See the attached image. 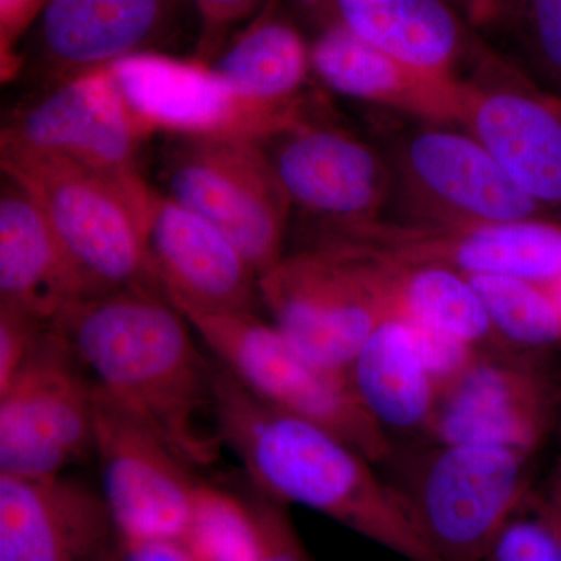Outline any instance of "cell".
<instances>
[{
    "mask_svg": "<svg viewBox=\"0 0 561 561\" xmlns=\"http://www.w3.org/2000/svg\"><path fill=\"white\" fill-rule=\"evenodd\" d=\"M213 416L221 445L256 490L328 516L408 561H438L421 540L400 491L334 432L262 401L210 359Z\"/></svg>",
    "mask_w": 561,
    "mask_h": 561,
    "instance_id": "1",
    "label": "cell"
},
{
    "mask_svg": "<svg viewBox=\"0 0 561 561\" xmlns=\"http://www.w3.org/2000/svg\"><path fill=\"white\" fill-rule=\"evenodd\" d=\"M95 386L149 424L187 465L213 463L210 359L190 321L158 287L69 302L54 320Z\"/></svg>",
    "mask_w": 561,
    "mask_h": 561,
    "instance_id": "2",
    "label": "cell"
},
{
    "mask_svg": "<svg viewBox=\"0 0 561 561\" xmlns=\"http://www.w3.org/2000/svg\"><path fill=\"white\" fill-rule=\"evenodd\" d=\"M214 359L262 401L334 432L373 463L394 446L360 401L350 371L327 367L256 312L180 311Z\"/></svg>",
    "mask_w": 561,
    "mask_h": 561,
    "instance_id": "3",
    "label": "cell"
},
{
    "mask_svg": "<svg viewBox=\"0 0 561 561\" xmlns=\"http://www.w3.org/2000/svg\"><path fill=\"white\" fill-rule=\"evenodd\" d=\"M0 153L3 173L31 192L49 220L87 298L158 287L144 236L149 192L136 197L108 176L49 154L7 149Z\"/></svg>",
    "mask_w": 561,
    "mask_h": 561,
    "instance_id": "4",
    "label": "cell"
},
{
    "mask_svg": "<svg viewBox=\"0 0 561 561\" xmlns=\"http://www.w3.org/2000/svg\"><path fill=\"white\" fill-rule=\"evenodd\" d=\"M531 454L489 445L430 443L393 483L438 561H482L530 500Z\"/></svg>",
    "mask_w": 561,
    "mask_h": 561,
    "instance_id": "5",
    "label": "cell"
},
{
    "mask_svg": "<svg viewBox=\"0 0 561 561\" xmlns=\"http://www.w3.org/2000/svg\"><path fill=\"white\" fill-rule=\"evenodd\" d=\"M160 180L162 194L219 228L257 275L283 260L291 203L260 142L169 138Z\"/></svg>",
    "mask_w": 561,
    "mask_h": 561,
    "instance_id": "6",
    "label": "cell"
},
{
    "mask_svg": "<svg viewBox=\"0 0 561 561\" xmlns=\"http://www.w3.org/2000/svg\"><path fill=\"white\" fill-rule=\"evenodd\" d=\"M151 136L103 68L33 91L3 124L0 149L61 158L146 197L139 154Z\"/></svg>",
    "mask_w": 561,
    "mask_h": 561,
    "instance_id": "7",
    "label": "cell"
},
{
    "mask_svg": "<svg viewBox=\"0 0 561 561\" xmlns=\"http://www.w3.org/2000/svg\"><path fill=\"white\" fill-rule=\"evenodd\" d=\"M51 321L0 391V474L60 476L94 453V381Z\"/></svg>",
    "mask_w": 561,
    "mask_h": 561,
    "instance_id": "8",
    "label": "cell"
},
{
    "mask_svg": "<svg viewBox=\"0 0 561 561\" xmlns=\"http://www.w3.org/2000/svg\"><path fill=\"white\" fill-rule=\"evenodd\" d=\"M110 68L136 116L153 135L169 138L262 144L327 105L313 92L290 106L254 101L236 91L208 62L168 51L133 55Z\"/></svg>",
    "mask_w": 561,
    "mask_h": 561,
    "instance_id": "9",
    "label": "cell"
},
{
    "mask_svg": "<svg viewBox=\"0 0 561 561\" xmlns=\"http://www.w3.org/2000/svg\"><path fill=\"white\" fill-rule=\"evenodd\" d=\"M94 454L121 546L186 540L203 483L164 438L95 383Z\"/></svg>",
    "mask_w": 561,
    "mask_h": 561,
    "instance_id": "10",
    "label": "cell"
},
{
    "mask_svg": "<svg viewBox=\"0 0 561 561\" xmlns=\"http://www.w3.org/2000/svg\"><path fill=\"white\" fill-rule=\"evenodd\" d=\"M389 162L409 224L471 227L546 219L540 203L470 133L415 128L401 136Z\"/></svg>",
    "mask_w": 561,
    "mask_h": 561,
    "instance_id": "11",
    "label": "cell"
},
{
    "mask_svg": "<svg viewBox=\"0 0 561 561\" xmlns=\"http://www.w3.org/2000/svg\"><path fill=\"white\" fill-rule=\"evenodd\" d=\"M261 305L272 323L312 359L350 371L362 345L383 320L362 283L348 247L316 239L284 254L260 276Z\"/></svg>",
    "mask_w": 561,
    "mask_h": 561,
    "instance_id": "12",
    "label": "cell"
},
{
    "mask_svg": "<svg viewBox=\"0 0 561 561\" xmlns=\"http://www.w3.org/2000/svg\"><path fill=\"white\" fill-rule=\"evenodd\" d=\"M561 383L545 353L489 346L443 391L427 443L489 445L534 456L560 419Z\"/></svg>",
    "mask_w": 561,
    "mask_h": 561,
    "instance_id": "13",
    "label": "cell"
},
{
    "mask_svg": "<svg viewBox=\"0 0 561 561\" xmlns=\"http://www.w3.org/2000/svg\"><path fill=\"white\" fill-rule=\"evenodd\" d=\"M194 0H49L21 46V68L35 90L114 62L165 51ZM198 22V21H197Z\"/></svg>",
    "mask_w": 561,
    "mask_h": 561,
    "instance_id": "14",
    "label": "cell"
},
{
    "mask_svg": "<svg viewBox=\"0 0 561 561\" xmlns=\"http://www.w3.org/2000/svg\"><path fill=\"white\" fill-rule=\"evenodd\" d=\"M297 206L319 232L381 220L393 192L389 161L348 128L331 121L328 105L261 144Z\"/></svg>",
    "mask_w": 561,
    "mask_h": 561,
    "instance_id": "15",
    "label": "cell"
},
{
    "mask_svg": "<svg viewBox=\"0 0 561 561\" xmlns=\"http://www.w3.org/2000/svg\"><path fill=\"white\" fill-rule=\"evenodd\" d=\"M468 83L463 125L542 208L561 209V98L494 55Z\"/></svg>",
    "mask_w": 561,
    "mask_h": 561,
    "instance_id": "16",
    "label": "cell"
},
{
    "mask_svg": "<svg viewBox=\"0 0 561 561\" xmlns=\"http://www.w3.org/2000/svg\"><path fill=\"white\" fill-rule=\"evenodd\" d=\"M398 257L453 268L463 275L511 276L538 284L561 278V224L548 219L502 221L471 227L383 221L323 232Z\"/></svg>",
    "mask_w": 561,
    "mask_h": 561,
    "instance_id": "17",
    "label": "cell"
},
{
    "mask_svg": "<svg viewBox=\"0 0 561 561\" xmlns=\"http://www.w3.org/2000/svg\"><path fill=\"white\" fill-rule=\"evenodd\" d=\"M142 224L151 276L179 311L254 312L260 275L219 228L154 187Z\"/></svg>",
    "mask_w": 561,
    "mask_h": 561,
    "instance_id": "18",
    "label": "cell"
},
{
    "mask_svg": "<svg viewBox=\"0 0 561 561\" xmlns=\"http://www.w3.org/2000/svg\"><path fill=\"white\" fill-rule=\"evenodd\" d=\"M105 500L65 476L0 474V561H111Z\"/></svg>",
    "mask_w": 561,
    "mask_h": 561,
    "instance_id": "19",
    "label": "cell"
},
{
    "mask_svg": "<svg viewBox=\"0 0 561 561\" xmlns=\"http://www.w3.org/2000/svg\"><path fill=\"white\" fill-rule=\"evenodd\" d=\"M311 65L321 83L346 98L402 111L431 124L463 122L467 81L456 73L432 72L398 60L342 22L317 33Z\"/></svg>",
    "mask_w": 561,
    "mask_h": 561,
    "instance_id": "20",
    "label": "cell"
},
{
    "mask_svg": "<svg viewBox=\"0 0 561 561\" xmlns=\"http://www.w3.org/2000/svg\"><path fill=\"white\" fill-rule=\"evenodd\" d=\"M332 241L348 247L362 283L383 319L423 324L478 348L504 345L491 327L478 290L463 273Z\"/></svg>",
    "mask_w": 561,
    "mask_h": 561,
    "instance_id": "21",
    "label": "cell"
},
{
    "mask_svg": "<svg viewBox=\"0 0 561 561\" xmlns=\"http://www.w3.org/2000/svg\"><path fill=\"white\" fill-rule=\"evenodd\" d=\"M87 298L83 284L31 192L3 173L0 190V306L54 321Z\"/></svg>",
    "mask_w": 561,
    "mask_h": 561,
    "instance_id": "22",
    "label": "cell"
},
{
    "mask_svg": "<svg viewBox=\"0 0 561 561\" xmlns=\"http://www.w3.org/2000/svg\"><path fill=\"white\" fill-rule=\"evenodd\" d=\"M360 401L391 438L426 437L442 391L421 354L411 324L383 319L350 367Z\"/></svg>",
    "mask_w": 561,
    "mask_h": 561,
    "instance_id": "23",
    "label": "cell"
},
{
    "mask_svg": "<svg viewBox=\"0 0 561 561\" xmlns=\"http://www.w3.org/2000/svg\"><path fill=\"white\" fill-rule=\"evenodd\" d=\"M210 66L254 101L290 106L312 94L305 90L312 73L311 44L284 0H265Z\"/></svg>",
    "mask_w": 561,
    "mask_h": 561,
    "instance_id": "24",
    "label": "cell"
},
{
    "mask_svg": "<svg viewBox=\"0 0 561 561\" xmlns=\"http://www.w3.org/2000/svg\"><path fill=\"white\" fill-rule=\"evenodd\" d=\"M343 25L398 58L432 70L454 73L467 36L443 0H337Z\"/></svg>",
    "mask_w": 561,
    "mask_h": 561,
    "instance_id": "25",
    "label": "cell"
},
{
    "mask_svg": "<svg viewBox=\"0 0 561 561\" xmlns=\"http://www.w3.org/2000/svg\"><path fill=\"white\" fill-rule=\"evenodd\" d=\"M468 278L504 345L540 353L561 345V317L546 284L511 276L471 275Z\"/></svg>",
    "mask_w": 561,
    "mask_h": 561,
    "instance_id": "26",
    "label": "cell"
},
{
    "mask_svg": "<svg viewBox=\"0 0 561 561\" xmlns=\"http://www.w3.org/2000/svg\"><path fill=\"white\" fill-rule=\"evenodd\" d=\"M184 545L195 561H256V530L249 505L203 483Z\"/></svg>",
    "mask_w": 561,
    "mask_h": 561,
    "instance_id": "27",
    "label": "cell"
},
{
    "mask_svg": "<svg viewBox=\"0 0 561 561\" xmlns=\"http://www.w3.org/2000/svg\"><path fill=\"white\" fill-rule=\"evenodd\" d=\"M482 561H561V537L542 511L540 497L531 494Z\"/></svg>",
    "mask_w": 561,
    "mask_h": 561,
    "instance_id": "28",
    "label": "cell"
},
{
    "mask_svg": "<svg viewBox=\"0 0 561 561\" xmlns=\"http://www.w3.org/2000/svg\"><path fill=\"white\" fill-rule=\"evenodd\" d=\"M511 16L522 22L535 60L561 98V0H516Z\"/></svg>",
    "mask_w": 561,
    "mask_h": 561,
    "instance_id": "29",
    "label": "cell"
},
{
    "mask_svg": "<svg viewBox=\"0 0 561 561\" xmlns=\"http://www.w3.org/2000/svg\"><path fill=\"white\" fill-rule=\"evenodd\" d=\"M245 502L256 530V561H312L284 504L260 490Z\"/></svg>",
    "mask_w": 561,
    "mask_h": 561,
    "instance_id": "30",
    "label": "cell"
},
{
    "mask_svg": "<svg viewBox=\"0 0 561 561\" xmlns=\"http://www.w3.org/2000/svg\"><path fill=\"white\" fill-rule=\"evenodd\" d=\"M265 0H194L197 11V60L213 62L228 39L264 5Z\"/></svg>",
    "mask_w": 561,
    "mask_h": 561,
    "instance_id": "31",
    "label": "cell"
},
{
    "mask_svg": "<svg viewBox=\"0 0 561 561\" xmlns=\"http://www.w3.org/2000/svg\"><path fill=\"white\" fill-rule=\"evenodd\" d=\"M50 323L21 309L0 306V391L13 381Z\"/></svg>",
    "mask_w": 561,
    "mask_h": 561,
    "instance_id": "32",
    "label": "cell"
},
{
    "mask_svg": "<svg viewBox=\"0 0 561 561\" xmlns=\"http://www.w3.org/2000/svg\"><path fill=\"white\" fill-rule=\"evenodd\" d=\"M49 0H0V65L3 80L16 79L21 46Z\"/></svg>",
    "mask_w": 561,
    "mask_h": 561,
    "instance_id": "33",
    "label": "cell"
},
{
    "mask_svg": "<svg viewBox=\"0 0 561 561\" xmlns=\"http://www.w3.org/2000/svg\"><path fill=\"white\" fill-rule=\"evenodd\" d=\"M297 22L317 33L341 22L337 0H284Z\"/></svg>",
    "mask_w": 561,
    "mask_h": 561,
    "instance_id": "34",
    "label": "cell"
},
{
    "mask_svg": "<svg viewBox=\"0 0 561 561\" xmlns=\"http://www.w3.org/2000/svg\"><path fill=\"white\" fill-rule=\"evenodd\" d=\"M122 561H195L181 541L154 540L122 546Z\"/></svg>",
    "mask_w": 561,
    "mask_h": 561,
    "instance_id": "35",
    "label": "cell"
},
{
    "mask_svg": "<svg viewBox=\"0 0 561 561\" xmlns=\"http://www.w3.org/2000/svg\"><path fill=\"white\" fill-rule=\"evenodd\" d=\"M515 3L516 0H478L471 14V21L486 24L497 18L507 16L512 13Z\"/></svg>",
    "mask_w": 561,
    "mask_h": 561,
    "instance_id": "36",
    "label": "cell"
},
{
    "mask_svg": "<svg viewBox=\"0 0 561 561\" xmlns=\"http://www.w3.org/2000/svg\"><path fill=\"white\" fill-rule=\"evenodd\" d=\"M540 504L561 537V496L549 491L545 497H540Z\"/></svg>",
    "mask_w": 561,
    "mask_h": 561,
    "instance_id": "37",
    "label": "cell"
},
{
    "mask_svg": "<svg viewBox=\"0 0 561 561\" xmlns=\"http://www.w3.org/2000/svg\"><path fill=\"white\" fill-rule=\"evenodd\" d=\"M546 286H548L549 291H551L553 301H556L557 309H559L561 317V278L556 280V283L546 284Z\"/></svg>",
    "mask_w": 561,
    "mask_h": 561,
    "instance_id": "38",
    "label": "cell"
},
{
    "mask_svg": "<svg viewBox=\"0 0 561 561\" xmlns=\"http://www.w3.org/2000/svg\"><path fill=\"white\" fill-rule=\"evenodd\" d=\"M560 424H561V405H560ZM551 493L559 494L561 496V457H560V463L559 467H557L556 476H553V481L551 485Z\"/></svg>",
    "mask_w": 561,
    "mask_h": 561,
    "instance_id": "39",
    "label": "cell"
},
{
    "mask_svg": "<svg viewBox=\"0 0 561 561\" xmlns=\"http://www.w3.org/2000/svg\"><path fill=\"white\" fill-rule=\"evenodd\" d=\"M457 2L465 7V10L468 11V14H470L471 18L472 11H474L476 2H478V0H457Z\"/></svg>",
    "mask_w": 561,
    "mask_h": 561,
    "instance_id": "40",
    "label": "cell"
},
{
    "mask_svg": "<svg viewBox=\"0 0 561 561\" xmlns=\"http://www.w3.org/2000/svg\"><path fill=\"white\" fill-rule=\"evenodd\" d=\"M111 561H122V557L114 556Z\"/></svg>",
    "mask_w": 561,
    "mask_h": 561,
    "instance_id": "41",
    "label": "cell"
}]
</instances>
